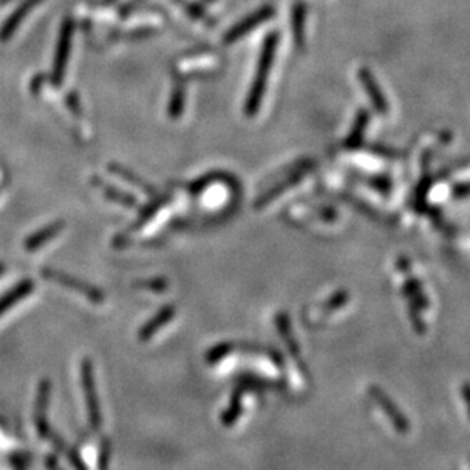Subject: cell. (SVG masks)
Returning a JSON list of instances; mask_svg holds the SVG:
<instances>
[{
    "label": "cell",
    "instance_id": "obj_1",
    "mask_svg": "<svg viewBox=\"0 0 470 470\" xmlns=\"http://www.w3.org/2000/svg\"><path fill=\"white\" fill-rule=\"evenodd\" d=\"M277 43H279V34L277 32H271L265 42H263L260 56H259V63H258V70L255 75V80H253L251 89L248 91V98L246 102V111L247 115H255V113L259 110L262 96L265 93L267 89V81H268V75L271 70L272 61H274V53L277 49Z\"/></svg>",
    "mask_w": 470,
    "mask_h": 470
},
{
    "label": "cell",
    "instance_id": "obj_2",
    "mask_svg": "<svg viewBox=\"0 0 470 470\" xmlns=\"http://www.w3.org/2000/svg\"><path fill=\"white\" fill-rule=\"evenodd\" d=\"M42 276L46 280L52 281V284L61 285L64 288L73 291V293L84 296L91 303L102 305L106 302V296L98 286L89 284V281H86V280L73 277L72 274H69V272L61 271V269H55V268H43Z\"/></svg>",
    "mask_w": 470,
    "mask_h": 470
},
{
    "label": "cell",
    "instance_id": "obj_3",
    "mask_svg": "<svg viewBox=\"0 0 470 470\" xmlns=\"http://www.w3.org/2000/svg\"><path fill=\"white\" fill-rule=\"evenodd\" d=\"M80 376H81V387L86 396V405H87V414L90 426L98 431L102 426V412H101V402L98 396V388H96V378H95V369L89 358H84L80 365Z\"/></svg>",
    "mask_w": 470,
    "mask_h": 470
},
{
    "label": "cell",
    "instance_id": "obj_4",
    "mask_svg": "<svg viewBox=\"0 0 470 470\" xmlns=\"http://www.w3.org/2000/svg\"><path fill=\"white\" fill-rule=\"evenodd\" d=\"M72 37H73V22L72 18H65L61 25L58 44H56V52L53 58V75L52 80L56 86H61L65 73V65L72 49Z\"/></svg>",
    "mask_w": 470,
    "mask_h": 470
},
{
    "label": "cell",
    "instance_id": "obj_5",
    "mask_svg": "<svg viewBox=\"0 0 470 470\" xmlns=\"http://www.w3.org/2000/svg\"><path fill=\"white\" fill-rule=\"evenodd\" d=\"M52 394V382L49 379H42L37 388V399H35V411H34V421L37 432H39L40 438H49L51 436V425H49V403Z\"/></svg>",
    "mask_w": 470,
    "mask_h": 470
},
{
    "label": "cell",
    "instance_id": "obj_6",
    "mask_svg": "<svg viewBox=\"0 0 470 470\" xmlns=\"http://www.w3.org/2000/svg\"><path fill=\"white\" fill-rule=\"evenodd\" d=\"M274 15V8L272 6H262L260 9H258L256 13L250 14L248 17L243 18L239 23L234 25L230 31H227V34L224 35V43L225 44H233L234 42H238L242 37H246L250 31L256 30V27L262 23L268 22L269 18Z\"/></svg>",
    "mask_w": 470,
    "mask_h": 470
},
{
    "label": "cell",
    "instance_id": "obj_7",
    "mask_svg": "<svg viewBox=\"0 0 470 470\" xmlns=\"http://www.w3.org/2000/svg\"><path fill=\"white\" fill-rule=\"evenodd\" d=\"M174 317H175V307L172 305L163 306L154 317L149 318L148 322L142 327H140V331H139V341L146 343L149 340H153L154 335L158 331H162V329L169 322H171V319Z\"/></svg>",
    "mask_w": 470,
    "mask_h": 470
},
{
    "label": "cell",
    "instance_id": "obj_8",
    "mask_svg": "<svg viewBox=\"0 0 470 470\" xmlns=\"http://www.w3.org/2000/svg\"><path fill=\"white\" fill-rule=\"evenodd\" d=\"M65 227V221L58 220V221H53L51 224L46 225V227H42L40 230L34 231L32 234L26 238L25 241V248L27 251H37L39 248H42L46 243H49L55 236H58V234L64 230Z\"/></svg>",
    "mask_w": 470,
    "mask_h": 470
},
{
    "label": "cell",
    "instance_id": "obj_9",
    "mask_svg": "<svg viewBox=\"0 0 470 470\" xmlns=\"http://www.w3.org/2000/svg\"><path fill=\"white\" fill-rule=\"evenodd\" d=\"M35 289V281L32 279H23L14 285L11 289L0 297V317H2L6 311L14 307L17 303H20L23 298L31 296Z\"/></svg>",
    "mask_w": 470,
    "mask_h": 470
},
{
    "label": "cell",
    "instance_id": "obj_10",
    "mask_svg": "<svg viewBox=\"0 0 470 470\" xmlns=\"http://www.w3.org/2000/svg\"><path fill=\"white\" fill-rule=\"evenodd\" d=\"M40 2L42 0H23V2L15 8V11L6 18L2 30H0V40L6 42L11 39L14 32L17 31V27L20 26V23L25 20V17L30 14Z\"/></svg>",
    "mask_w": 470,
    "mask_h": 470
},
{
    "label": "cell",
    "instance_id": "obj_11",
    "mask_svg": "<svg viewBox=\"0 0 470 470\" xmlns=\"http://www.w3.org/2000/svg\"><path fill=\"white\" fill-rule=\"evenodd\" d=\"M358 78H360L361 86L367 91V95H369L373 107L378 110L379 113H387L388 111V102L385 101V98L382 95V90L378 86V82H376L371 72L367 68H361L360 72H358Z\"/></svg>",
    "mask_w": 470,
    "mask_h": 470
},
{
    "label": "cell",
    "instance_id": "obj_12",
    "mask_svg": "<svg viewBox=\"0 0 470 470\" xmlns=\"http://www.w3.org/2000/svg\"><path fill=\"white\" fill-rule=\"evenodd\" d=\"M108 171L113 175H116V177L122 178V180H124V182H127L129 184H133L134 187H137L139 191H142L148 196H153V198H154V196L157 195V189H155V187L151 183H148L146 180H144L142 177L137 175L133 171H129V169H127L125 166H122L119 163H110L108 165Z\"/></svg>",
    "mask_w": 470,
    "mask_h": 470
},
{
    "label": "cell",
    "instance_id": "obj_13",
    "mask_svg": "<svg viewBox=\"0 0 470 470\" xmlns=\"http://www.w3.org/2000/svg\"><path fill=\"white\" fill-rule=\"evenodd\" d=\"M93 184H96L99 189L102 191V193H104L107 198L113 203H118L120 205H124V208H128V209H134L137 208V198L134 195H131L125 191H122L119 189V187L116 186H113V184H108V183H104L101 180L99 177H93Z\"/></svg>",
    "mask_w": 470,
    "mask_h": 470
},
{
    "label": "cell",
    "instance_id": "obj_14",
    "mask_svg": "<svg viewBox=\"0 0 470 470\" xmlns=\"http://www.w3.org/2000/svg\"><path fill=\"white\" fill-rule=\"evenodd\" d=\"M167 201H169V196L167 195H155L154 200H151L146 205H144V209L140 210L139 216L136 218V221L133 224H131V227H129L128 231L133 233V231L142 230L144 225L146 222L151 221L154 218V216L157 215V212L160 209H162V208H165Z\"/></svg>",
    "mask_w": 470,
    "mask_h": 470
},
{
    "label": "cell",
    "instance_id": "obj_15",
    "mask_svg": "<svg viewBox=\"0 0 470 470\" xmlns=\"http://www.w3.org/2000/svg\"><path fill=\"white\" fill-rule=\"evenodd\" d=\"M305 25H306V5L303 2H298L293 8V35L298 48H302L305 43Z\"/></svg>",
    "mask_w": 470,
    "mask_h": 470
},
{
    "label": "cell",
    "instance_id": "obj_16",
    "mask_svg": "<svg viewBox=\"0 0 470 470\" xmlns=\"http://www.w3.org/2000/svg\"><path fill=\"white\" fill-rule=\"evenodd\" d=\"M184 98H186V93H184V87L178 86L174 87V91L171 95V101H169V116L171 119H178L183 115V110H184Z\"/></svg>",
    "mask_w": 470,
    "mask_h": 470
},
{
    "label": "cell",
    "instance_id": "obj_17",
    "mask_svg": "<svg viewBox=\"0 0 470 470\" xmlns=\"http://www.w3.org/2000/svg\"><path fill=\"white\" fill-rule=\"evenodd\" d=\"M169 286V281L162 277H153V279H145V280H137L134 281V288L136 289H145V291H151V293H165Z\"/></svg>",
    "mask_w": 470,
    "mask_h": 470
},
{
    "label": "cell",
    "instance_id": "obj_18",
    "mask_svg": "<svg viewBox=\"0 0 470 470\" xmlns=\"http://www.w3.org/2000/svg\"><path fill=\"white\" fill-rule=\"evenodd\" d=\"M367 122H369V115H367V111H361L358 115V119H356V124H355V131L353 134L350 136V142L356 144V140L361 137V134L364 133Z\"/></svg>",
    "mask_w": 470,
    "mask_h": 470
},
{
    "label": "cell",
    "instance_id": "obj_19",
    "mask_svg": "<svg viewBox=\"0 0 470 470\" xmlns=\"http://www.w3.org/2000/svg\"><path fill=\"white\" fill-rule=\"evenodd\" d=\"M110 455H111V443H110L108 438H106V440H102V445H101V449H99V463H98L99 469L108 467Z\"/></svg>",
    "mask_w": 470,
    "mask_h": 470
},
{
    "label": "cell",
    "instance_id": "obj_20",
    "mask_svg": "<svg viewBox=\"0 0 470 470\" xmlns=\"http://www.w3.org/2000/svg\"><path fill=\"white\" fill-rule=\"evenodd\" d=\"M8 459H9V462H11V464L14 467H18V469H20V467H27V466L31 464V462H32L31 455L20 454V452H18V454H11V455L8 457Z\"/></svg>",
    "mask_w": 470,
    "mask_h": 470
},
{
    "label": "cell",
    "instance_id": "obj_21",
    "mask_svg": "<svg viewBox=\"0 0 470 470\" xmlns=\"http://www.w3.org/2000/svg\"><path fill=\"white\" fill-rule=\"evenodd\" d=\"M64 454L68 455L69 463H70L73 467H77V469H80V470H82V469H87V466L82 463V458H81V455L78 454V450H77V449H73V447H70V446H69V447H68V450H65Z\"/></svg>",
    "mask_w": 470,
    "mask_h": 470
},
{
    "label": "cell",
    "instance_id": "obj_22",
    "mask_svg": "<svg viewBox=\"0 0 470 470\" xmlns=\"http://www.w3.org/2000/svg\"><path fill=\"white\" fill-rule=\"evenodd\" d=\"M44 466H46V467H49V469H56V467H60L58 458H56L55 455H48V458L44 459Z\"/></svg>",
    "mask_w": 470,
    "mask_h": 470
},
{
    "label": "cell",
    "instance_id": "obj_23",
    "mask_svg": "<svg viewBox=\"0 0 470 470\" xmlns=\"http://www.w3.org/2000/svg\"><path fill=\"white\" fill-rule=\"evenodd\" d=\"M0 429H8V423H6V420L5 419H2V417H0Z\"/></svg>",
    "mask_w": 470,
    "mask_h": 470
},
{
    "label": "cell",
    "instance_id": "obj_24",
    "mask_svg": "<svg viewBox=\"0 0 470 470\" xmlns=\"http://www.w3.org/2000/svg\"><path fill=\"white\" fill-rule=\"evenodd\" d=\"M4 272H5V265H4V263H2V262H0V276H2V274H4Z\"/></svg>",
    "mask_w": 470,
    "mask_h": 470
},
{
    "label": "cell",
    "instance_id": "obj_25",
    "mask_svg": "<svg viewBox=\"0 0 470 470\" xmlns=\"http://www.w3.org/2000/svg\"><path fill=\"white\" fill-rule=\"evenodd\" d=\"M9 0H0V4H8Z\"/></svg>",
    "mask_w": 470,
    "mask_h": 470
},
{
    "label": "cell",
    "instance_id": "obj_26",
    "mask_svg": "<svg viewBox=\"0 0 470 470\" xmlns=\"http://www.w3.org/2000/svg\"><path fill=\"white\" fill-rule=\"evenodd\" d=\"M108 2H113V0H108Z\"/></svg>",
    "mask_w": 470,
    "mask_h": 470
}]
</instances>
